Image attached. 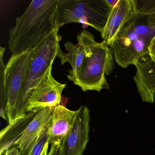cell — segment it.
<instances>
[{
  "mask_svg": "<svg viewBox=\"0 0 155 155\" xmlns=\"http://www.w3.org/2000/svg\"><path fill=\"white\" fill-rule=\"evenodd\" d=\"M52 68L48 70L36 88L29 102L27 112L60 105L61 94L67 85L58 82L53 78Z\"/></svg>",
  "mask_w": 155,
  "mask_h": 155,
  "instance_id": "ba28073f",
  "label": "cell"
},
{
  "mask_svg": "<svg viewBox=\"0 0 155 155\" xmlns=\"http://www.w3.org/2000/svg\"><path fill=\"white\" fill-rule=\"evenodd\" d=\"M77 110H71L62 106L54 107L49 131L48 143H61L65 137L72 128L78 114Z\"/></svg>",
  "mask_w": 155,
  "mask_h": 155,
  "instance_id": "8fae6325",
  "label": "cell"
},
{
  "mask_svg": "<svg viewBox=\"0 0 155 155\" xmlns=\"http://www.w3.org/2000/svg\"><path fill=\"white\" fill-rule=\"evenodd\" d=\"M66 50L68 53H65L64 59L61 63L63 65L69 62L71 65L72 69L69 71L67 75L68 79L74 82L77 79L84 58V49L79 43L75 45L72 42L68 41L65 44Z\"/></svg>",
  "mask_w": 155,
  "mask_h": 155,
  "instance_id": "5bb4252c",
  "label": "cell"
},
{
  "mask_svg": "<svg viewBox=\"0 0 155 155\" xmlns=\"http://www.w3.org/2000/svg\"><path fill=\"white\" fill-rule=\"evenodd\" d=\"M155 37V13L134 12L110 47L117 64L125 68L149 56V47Z\"/></svg>",
  "mask_w": 155,
  "mask_h": 155,
  "instance_id": "7a4b0ae2",
  "label": "cell"
},
{
  "mask_svg": "<svg viewBox=\"0 0 155 155\" xmlns=\"http://www.w3.org/2000/svg\"><path fill=\"white\" fill-rule=\"evenodd\" d=\"M75 123L61 143L62 155H82L89 139V110L81 106Z\"/></svg>",
  "mask_w": 155,
  "mask_h": 155,
  "instance_id": "52a82bcc",
  "label": "cell"
},
{
  "mask_svg": "<svg viewBox=\"0 0 155 155\" xmlns=\"http://www.w3.org/2000/svg\"><path fill=\"white\" fill-rule=\"evenodd\" d=\"M136 75L133 79L142 101L153 103L155 99V63L149 57L147 60L135 64Z\"/></svg>",
  "mask_w": 155,
  "mask_h": 155,
  "instance_id": "30bf717a",
  "label": "cell"
},
{
  "mask_svg": "<svg viewBox=\"0 0 155 155\" xmlns=\"http://www.w3.org/2000/svg\"><path fill=\"white\" fill-rule=\"evenodd\" d=\"M61 39L55 30L47 39L34 49L32 60L19 95L16 120L27 113L29 102L36 88L48 70L52 67L55 58L61 50L59 45Z\"/></svg>",
  "mask_w": 155,
  "mask_h": 155,
  "instance_id": "277c9868",
  "label": "cell"
},
{
  "mask_svg": "<svg viewBox=\"0 0 155 155\" xmlns=\"http://www.w3.org/2000/svg\"><path fill=\"white\" fill-rule=\"evenodd\" d=\"M52 119V118H51ZM51 120L41 131L35 143L27 150L21 152V155H41L45 145L48 142L49 131Z\"/></svg>",
  "mask_w": 155,
  "mask_h": 155,
  "instance_id": "2e32d148",
  "label": "cell"
},
{
  "mask_svg": "<svg viewBox=\"0 0 155 155\" xmlns=\"http://www.w3.org/2000/svg\"><path fill=\"white\" fill-rule=\"evenodd\" d=\"M34 49L12 54L5 69V91L7 100L6 116L9 124L16 120V107L20 91L33 58Z\"/></svg>",
  "mask_w": 155,
  "mask_h": 155,
  "instance_id": "8992f818",
  "label": "cell"
},
{
  "mask_svg": "<svg viewBox=\"0 0 155 155\" xmlns=\"http://www.w3.org/2000/svg\"><path fill=\"white\" fill-rule=\"evenodd\" d=\"M48 142L47 143V144L45 145V147H44V149H43V151H42V153H41V155H48V148L49 147Z\"/></svg>",
  "mask_w": 155,
  "mask_h": 155,
  "instance_id": "44dd1931",
  "label": "cell"
},
{
  "mask_svg": "<svg viewBox=\"0 0 155 155\" xmlns=\"http://www.w3.org/2000/svg\"><path fill=\"white\" fill-rule=\"evenodd\" d=\"M111 6L107 0H59L55 17V30L70 23L91 26L102 34Z\"/></svg>",
  "mask_w": 155,
  "mask_h": 155,
  "instance_id": "5b68a950",
  "label": "cell"
},
{
  "mask_svg": "<svg viewBox=\"0 0 155 155\" xmlns=\"http://www.w3.org/2000/svg\"><path fill=\"white\" fill-rule=\"evenodd\" d=\"M149 56L155 63V37L151 41L149 47Z\"/></svg>",
  "mask_w": 155,
  "mask_h": 155,
  "instance_id": "d6986e66",
  "label": "cell"
},
{
  "mask_svg": "<svg viewBox=\"0 0 155 155\" xmlns=\"http://www.w3.org/2000/svg\"><path fill=\"white\" fill-rule=\"evenodd\" d=\"M48 155H62L61 143L58 142L52 143Z\"/></svg>",
  "mask_w": 155,
  "mask_h": 155,
  "instance_id": "ac0fdd59",
  "label": "cell"
},
{
  "mask_svg": "<svg viewBox=\"0 0 155 155\" xmlns=\"http://www.w3.org/2000/svg\"><path fill=\"white\" fill-rule=\"evenodd\" d=\"M154 103H155V100H154Z\"/></svg>",
  "mask_w": 155,
  "mask_h": 155,
  "instance_id": "7402d4cb",
  "label": "cell"
},
{
  "mask_svg": "<svg viewBox=\"0 0 155 155\" xmlns=\"http://www.w3.org/2000/svg\"><path fill=\"white\" fill-rule=\"evenodd\" d=\"M134 13L132 0H119L112 7L101 34L103 41L108 47H111L119 32L133 17Z\"/></svg>",
  "mask_w": 155,
  "mask_h": 155,
  "instance_id": "9c48e42d",
  "label": "cell"
},
{
  "mask_svg": "<svg viewBox=\"0 0 155 155\" xmlns=\"http://www.w3.org/2000/svg\"><path fill=\"white\" fill-rule=\"evenodd\" d=\"M134 12L153 14L155 13V0H132Z\"/></svg>",
  "mask_w": 155,
  "mask_h": 155,
  "instance_id": "e0dca14e",
  "label": "cell"
},
{
  "mask_svg": "<svg viewBox=\"0 0 155 155\" xmlns=\"http://www.w3.org/2000/svg\"><path fill=\"white\" fill-rule=\"evenodd\" d=\"M41 109H36L27 112L22 117L18 119L12 124H9L0 132V155L13 148L24 134L28 125Z\"/></svg>",
  "mask_w": 155,
  "mask_h": 155,
  "instance_id": "7c38bea8",
  "label": "cell"
},
{
  "mask_svg": "<svg viewBox=\"0 0 155 155\" xmlns=\"http://www.w3.org/2000/svg\"><path fill=\"white\" fill-rule=\"evenodd\" d=\"M5 155H21V153L18 148L15 147L8 150Z\"/></svg>",
  "mask_w": 155,
  "mask_h": 155,
  "instance_id": "ffe728a7",
  "label": "cell"
},
{
  "mask_svg": "<svg viewBox=\"0 0 155 155\" xmlns=\"http://www.w3.org/2000/svg\"><path fill=\"white\" fill-rule=\"evenodd\" d=\"M77 38L84 49V58L73 84L84 92L109 89L106 75H110L115 68L112 49L104 41L97 42L93 34L86 30L81 31Z\"/></svg>",
  "mask_w": 155,
  "mask_h": 155,
  "instance_id": "3957f363",
  "label": "cell"
},
{
  "mask_svg": "<svg viewBox=\"0 0 155 155\" xmlns=\"http://www.w3.org/2000/svg\"><path fill=\"white\" fill-rule=\"evenodd\" d=\"M59 0H34L16 20L9 31V49L17 55L33 50L55 30V17Z\"/></svg>",
  "mask_w": 155,
  "mask_h": 155,
  "instance_id": "6da1fadb",
  "label": "cell"
},
{
  "mask_svg": "<svg viewBox=\"0 0 155 155\" xmlns=\"http://www.w3.org/2000/svg\"><path fill=\"white\" fill-rule=\"evenodd\" d=\"M54 107L43 108L35 115L16 145L21 152L27 150L35 143L41 131L51 121Z\"/></svg>",
  "mask_w": 155,
  "mask_h": 155,
  "instance_id": "4fadbf2b",
  "label": "cell"
},
{
  "mask_svg": "<svg viewBox=\"0 0 155 155\" xmlns=\"http://www.w3.org/2000/svg\"><path fill=\"white\" fill-rule=\"evenodd\" d=\"M5 48L0 47V116L7 120V100L5 91V69L3 56Z\"/></svg>",
  "mask_w": 155,
  "mask_h": 155,
  "instance_id": "9a60e30c",
  "label": "cell"
}]
</instances>
